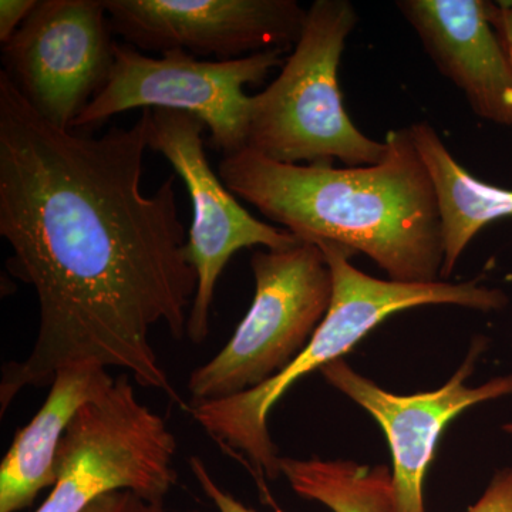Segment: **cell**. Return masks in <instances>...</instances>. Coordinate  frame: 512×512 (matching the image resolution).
<instances>
[{
    "label": "cell",
    "instance_id": "cell-19",
    "mask_svg": "<svg viewBox=\"0 0 512 512\" xmlns=\"http://www.w3.org/2000/svg\"><path fill=\"white\" fill-rule=\"evenodd\" d=\"M37 0H2L0 2V42L5 45L35 9Z\"/></svg>",
    "mask_w": 512,
    "mask_h": 512
},
{
    "label": "cell",
    "instance_id": "cell-8",
    "mask_svg": "<svg viewBox=\"0 0 512 512\" xmlns=\"http://www.w3.org/2000/svg\"><path fill=\"white\" fill-rule=\"evenodd\" d=\"M204 121L184 111L150 110L148 150L161 154L184 181L192 201L187 258L197 274V293L187 338L201 345L210 333L215 288L229 259L244 248L285 249L299 244L284 228L256 220L212 170L205 153Z\"/></svg>",
    "mask_w": 512,
    "mask_h": 512
},
{
    "label": "cell",
    "instance_id": "cell-21",
    "mask_svg": "<svg viewBox=\"0 0 512 512\" xmlns=\"http://www.w3.org/2000/svg\"><path fill=\"white\" fill-rule=\"evenodd\" d=\"M503 430L505 431V433L510 434V436H512V423L505 424Z\"/></svg>",
    "mask_w": 512,
    "mask_h": 512
},
{
    "label": "cell",
    "instance_id": "cell-14",
    "mask_svg": "<svg viewBox=\"0 0 512 512\" xmlns=\"http://www.w3.org/2000/svg\"><path fill=\"white\" fill-rule=\"evenodd\" d=\"M410 130L417 153L433 181L439 205L443 281L453 274L464 249L481 229L491 222L512 217V190L483 183L468 173L426 121L413 124Z\"/></svg>",
    "mask_w": 512,
    "mask_h": 512
},
{
    "label": "cell",
    "instance_id": "cell-3",
    "mask_svg": "<svg viewBox=\"0 0 512 512\" xmlns=\"http://www.w3.org/2000/svg\"><path fill=\"white\" fill-rule=\"evenodd\" d=\"M333 276L330 308L305 349L271 380L227 399L188 403L187 412L200 424L222 453L237 460L254 477L262 503L284 512L269 491L268 480L281 473L278 448L269 433V416L275 404L302 377L342 359L367 333L396 315L426 305H456L476 311L503 309L507 295L477 281L429 284L379 279L359 271L350 262L352 249L318 242Z\"/></svg>",
    "mask_w": 512,
    "mask_h": 512
},
{
    "label": "cell",
    "instance_id": "cell-15",
    "mask_svg": "<svg viewBox=\"0 0 512 512\" xmlns=\"http://www.w3.org/2000/svg\"><path fill=\"white\" fill-rule=\"evenodd\" d=\"M281 473L299 497L333 512H396L392 473L386 466L282 457Z\"/></svg>",
    "mask_w": 512,
    "mask_h": 512
},
{
    "label": "cell",
    "instance_id": "cell-17",
    "mask_svg": "<svg viewBox=\"0 0 512 512\" xmlns=\"http://www.w3.org/2000/svg\"><path fill=\"white\" fill-rule=\"evenodd\" d=\"M188 463H190L192 476L195 477L201 490L207 495L208 500L215 505L218 512H256L242 504L238 498L229 494L227 490H224L211 476L210 470H208L207 464L204 463L202 458L192 456Z\"/></svg>",
    "mask_w": 512,
    "mask_h": 512
},
{
    "label": "cell",
    "instance_id": "cell-9",
    "mask_svg": "<svg viewBox=\"0 0 512 512\" xmlns=\"http://www.w3.org/2000/svg\"><path fill=\"white\" fill-rule=\"evenodd\" d=\"M116 46L104 0H37L3 45V72L40 116L72 130L109 79Z\"/></svg>",
    "mask_w": 512,
    "mask_h": 512
},
{
    "label": "cell",
    "instance_id": "cell-2",
    "mask_svg": "<svg viewBox=\"0 0 512 512\" xmlns=\"http://www.w3.org/2000/svg\"><path fill=\"white\" fill-rule=\"evenodd\" d=\"M379 164H284L254 150L222 157L218 175L239 200L305 242L362 252L389 279L441 281L443 238L433 181L412 130H392Z\"/></svg>",
    "mask_w": 512,
    "mask_h": 512
},
{
    "label": "cell",
    "instance_id": "cell-10",
    "mask_svg": "<svg viewBox=\"0 0 512 512\" xmlns=\"http://www.w3.org/2000/svg\"><path fill=\"white\" fill-rule=\"evenodd\" d=\"M114 35L140 52L184 50L232 60L282 49L302 35L296 0H104Z\"/></svg>",
    "mask_w": 512,
    "mask_h": 512
},
{
    "label": "cell",
    "instance_id": "cell-16",
    "mask_svg": "<svg viewBox=\"0 0 512 512\" xmlns=\"http://www.w3.org/2000/svg\"><path fill=\"white\" fill-rule=\"evenodd\" d=\"M83 512H170L165 508V501H151L131 491H113L97 498ZM178 512H201L184 510Z\"/></svg>",
    "mask_w": 512,
    "mask_h": 512
},
{
    "label": "cell",
    "instance_id": "cell-4",
    "mask_svg": "<svg viewBox=\"0 0 512 512\" xmlns=\"http://www.w3.org/2000/svg\"><path fill=\"white\" fill-rule=\"evenodd\" d=\"M349 0H315L281 73L251 97L247 148L284 164H379L387 143L366 137L343 107L339 64L357 25Z\"/></svg>",
    "mask_w": 512,
    "mask_h": 512
},
{
    "label": "cell",
    "instance_id": "cell-7",
    "mask_svg": "<svg viewBox=\"0 0 512 512\" xmlns=\"http://www.w3.org/2000/svg\"><path fill=\"white\" fill-rule=\"evenodd\" d=\"M286 50L271 49L232 60H201L171 50L151 57L117 42L113 69L103 89L74 121L72 130L100 127L128 110L190 113L210 130L211 146L222 157L247 148L251 97L248 84H262L286 62Z\"/></svg>",
    "mask_w": 512,
    "mask_h": 512
},
{
    "label": "cell",
    "instance_id": "cell-20",
    "mask_svg": "<svg viewBox=\"0 0 512 512\" xmlns=\"http://www.w3.org/2000/svg\"><path fill=\"white\" fill-rule=\"evenodd\" d=\"M490 20L493 23L512 66V0L490 2Z\"/></svg>",
    "mask_w": 512,
    "mask_h": 512
},
{
    "label": "cell",
    "instance_id": "cell-6",
    "mask_svg": "<svg viewBox=\"0 0 512 512\" xmlns=\"http://www.w3.org/2000/svg\"><path fill=\"white\" fill-rule=\"evenodd\" d=\"M177 450L167 421L140 402L133 380L121 373L67 427L56 483L35 512H83L113 491L165 501L178 483Z\"/></svg>",
    "mask_w": 512,
    "mask_h": 512
},
{
    "label": "cell",
    "instance_id": "cell-12",
    "mask_svg": "<svg viewBox=\"0 0 512 512\" xmlns=\"http://www.w3.org/2000/svg\"><path fill=\"white\" fill-rule=\"evenodd\" d=\"M441 73L481 119L512 126V66L484 0H399Z\"/></svg>",
    "mask_w": 512,
    "mask_h": 512
},
{
    "label": "cell",
    "instance_id": "cell-11",
    "mask_svg": "<svg viewBox=\"0 0 512 512\" xmlns=\"http://www.w3.org/2000/svg\"><path fill=\"white\" fill-rule=\"evenodd\" d=\"M484 350L474 342L463 365L440 389L400 396L359 375L343 359L320 369L330 386L359 404L380 424L392 451L396 512H426L424 478L448 423L477 404L512 396V375L494 377L478 387L466 382Z\"/></svg>",
    "mask_w": 512,
    "mask_h": 512
},
{
    "label": "cell",
    "instance_id": "cell-18",
    "mask_svg": "<svg viewBox=\"0 0 512 512\" xmlns=\"http://www.w3.org/2000/svg\"><path fill=\"white\" fill-rule=\"evenodd\" d=\"M467 512H512V467L504 468Z\"/></svg>",
    "mask_w": 512,
    "mask_h": 512
},
{
    "label": "cell",
    "instance_id": "cell-5",
    "mask_svg": "<svg viewBox=\"0 0 512 512\" xmlns=\"http://www.w3.org/2000/svg\"><path fill=\"white\" fill-rule=\"evenodd\" d=\"M251 268V308L227 345L192 370L190 403L227 399L268 382L305 349L329 311L332 271L313 242L256 251Z\"/></svg>",
    "mask_w": 512,
    "mask_h": 512
},
{
    "label": "cell",
    "instance_id": "cell-1",
    "mask_svg": "<svg viewBox=\"0 0 512 512\" xmlns=\"http://www.w3.org/2000/svg\"><path fill=\"white\" fill-rule=\"evenodd\" d=\"M150 110L99 137L63 130L0 72V235L39 303L35 345L3 366L0 414L77 365L114 367L187 412L153 345L187 336L197 274L170 175L143 190Z\"/></svg>",
    "mask_w": 512,
    "mask_h": 512
},
{
    "label": "cell",
    "instance_id": "cell-13",
    "mask_svg": "<svg viewBox=\"0 0 512 512\" xmlns=\"http://www.w3.org/2000/svg\"><path fill=\"white\" fill-rule=\"evenodd\" d=\"M114 379L99 365H77L57 373L45 403L16 431L0 464V512L26 510L37 495L55 485L57 450L67 427L83 404L106 392Z\"/></svg>",
    "mask_w": 512,
    "mask_h": 512
}]
</instances>
